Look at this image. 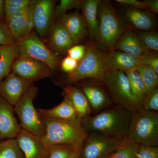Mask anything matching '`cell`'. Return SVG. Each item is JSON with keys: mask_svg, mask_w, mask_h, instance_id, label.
Returning <instances> with one entry per match:
<instances>
[{"mask_svg": "<svg viewBox=\"0 0 158 158\" xmlns=\"http://www.w3.org/2000/svg\"><path fill=\"white\" fill-rule=\"evenodd\" d=\"M131 112L116 106L82 118V125L88 133L125 138L131 121Z\"/></svg>", "mask_w": 158, "mask_h": 158, "instance_id": "obj_1", "label": "cell"}, {"mask_svg": "<svg viewBox=\"0 0 158 158\" xmlns=\"http://www.w3.org/2000/svg\"><path fill=\"white\" fill-rule=\"evenodd\" d=\"M43 119L45 133L41 139L47 148L53 145L65 144L81 149L88 135L81 123Z\"/></svg>", "mask_w": 158, "mask_h": 158, "instance_id": "obj_2", "label": "cell"}, {"mask_svg": "<svg viewBox=\"0 0 158 158\" xmlns=\"http://www.w3.org/2000/svg\"><path fill=\"white\" fill-rule=\"evenodd\" d=\"M126 138L139 145L158 146V113L141 107L131 113Z\"/></svg>", "mask_w": 158, "mask_h": 158, "instance_id": "obj_3", "label": "cell"}, {"mask_svg": "<svg viewBox=\"0 0 158 158\" xmlns=\"http://www.w3.org/2000/svg\"><path fill=\"white\" fill-rule=\"evenodd\" d=\"M98 41L109 51L113 50L125 30L113 6L107 1L98 6Z\"/></svg>", "mask_w": 158, "mask_h": 158, "instance_id": "obj_4", "label": "cell"}, {"mask_svg": "<svg viewBox=\"0 0 158 158\" xmlns=\"http://www.w3.org/2000/svg\"><path fill=\"white\" fill-rule=\"evenodd\" d=\"M38 90L33 84L14 106L22 128L41 138L45 133L43 118L34 107V100L37 97Z\"/></svg>", "mask_w": 158, "mask_h": 158, "instance_id": "obj_5", "label": "cell"}, {"mask_svg": "<svg viewBox=\"0 0 158 158\" xmlns=\"http://www.w3.org/2000/svg\"><path fill=\"white\" fill-rule=\"evenodd\" d=\"M102 82L106 86L117 106L131 113L141 108L133 96L129 81L124 72L107 71Z\"/></svg>", "mask_w": 158, "mask_h": 158, "instance_id": "obj_6", "label": "cell"}, {"mask_svg": "<svg viewBox=\"0 0 158 158\" xmlns=\"http://www.w3.org/2000/svg\"><path fill=\"white\" fill-rule=\"evenodd\" d=\"M86 47L85 56L78 62L76 69L68 74L69 81L76 83L86 78H94L103 82L106 69L102 58V52L91 44Z\"/></svg>", "mask_w": 158, "mask_h": 158, "instance_id": "obj_7", "label": "cell"}, {"mask_svg": "<svg viewBox=\"0 0 158 158\" xmlns=\"http://www.w3.org/2000/svg\"><path fill=\"white\" fill-rule=\"evenodd\" d=\"M124 138L88 133L79 158H108L118 148Z\"/></svg>", "mask_w": 158, "mask_h": 158, "instance_id": "obj_8", "label": "cell"}, {"mask_svg": "<svg viewBox=\"0 0 158 158\" xmlns=\"http://www.w3.org/2000/svg\"><path fill=\"white\" fill-rule=\"evenodd\" d=\"M19 54L45 63L52 70L56 68L58 58L40 39L34 32L22 40L18 41Z\"/></svg>", "mask_w": 158, "mask_h": 158, "instance_id": "obj_9", "label": "cell"}, {"mask_svg": "<svg viewBox=\"0 0 158 158\" xmlns=\"http://www.w3.org/2000/svg\"><path fill=\"white\" fill-rule=\"evenodd\" d=\"M52 71L45 63L20 54L14 61L11 70L20 77L33 82L50 77Z\"/></svg>", "mask_w": 158, "mask_h": 158, "instance_id": "obj_10", "label": "cell"}, {"mask_svg": "<svg viewBox=\"0 0 158 158\" xmlns=\"http://www.w3.org/2000/svg\"><path fill=\"white\" fill-rule=\"evenodd\" d=\"M33 84L11 72L0 81V96L14 106Z\"/></svg>", "mask_w": 158, "mask_h": 158, "instance_id": "obj_11", "label": "cell"}, {"mask_svg": "<svg viewBox=\"0 0 158 158\" xmlns=\"http://www.w3.org/2000/svg\"><path fill=\"white\" fill-rule=\"evenodd\" d=\"M102 58L107 71L125 72L136 69L143 65L141 59H136L128 54L117 50L102 52Z\"/></svg>", "mask_w": 158, "mask_h": 158, "instance_id": "obj_12", "label": "cell"}, {"mask_svg": "<svg viewBox=\"0 0 158 158\" xmlns=\"http://www.w3.org/2000/svg\"><path fill=\"white\" fill-rule=\"evenodd\" d=\"M16 139L24 158H48V148L40 137L22 128Z\"/></svg>", "mask_w": 158, "mask_h": 158, "instance_id": "obj_13", "label": "cell"}, {"mask_svg": "<svg viewBox=\"0 0 158 158\" xmlns=\"http://www.w3.org/2000/svg\"><path fill=\"white\" fill-rule=\"evenodd\" d=\"M21 129L14 106L0 96V139L16 138Z\"/></svg>", "mask_w": 158, "mask_h": 158, "instance_id": "obj_14", "label": "cell"}, {"mask_svg": "<svg viewBox=\"0 0 158 158\" xmlns=\"http://www.w3.org/2000/svg\"><path fill=\"white\" fill-rule=\"evenodd\" d=\"M113 50L121 51L139 59H143L152 52L145 46L137 33L131 30L125 31Z\"/></svg>", "mask_w": 158, "mask_h": 158, "instance_id": "obj_15", "label": "cell"}, {"mask_svg": "<svg viewBox=\"0 0 158 158\" xmlns=\"http://www.w3.org/2000/svg\"><path fill=\"white\" fill-rule=\"evenodd\" d=\"M54 2L51 0L34 1L33 17L34 28L40 36L47 33L50 27Z\"/></svg>", "mask_w": 158, "mask_h": 158, "instance_id": "obj_16", "label": "cell"}, {"mask_svg": "<svg viewBox=\"0 0 158 158\" xmlns=\"http://www.w3.org/2000/svg\"><path fill=\"white\" fill-rule=\"evenodd\" d=\"M40 115L43 118L63 120L81 123L73 106L67 99L63 98L62 101L55 107L50 109H38Z\"/></svg>", "mask_w": 158, "mask_h": 158, "instance_id": "obj_17", "label": "cell"}, {"mask_svg": "<svg viewBox=\"0 0 158 158\" xmlns=\"http://www.w3.org/2000/svg\"><path fill=\"white\" fill-rule=\"evenodd\" d=\"M60 23L68 32L75 44L82 41L87 34V26L85 20L77 12L62 15Z\"/></svg>", "mask_w": 158, "mask_h": 158, "instance_id": "obj_18", "label": "cell"}, {"mask_svg": "<svg viewBox=\"0 0 158 158\" xmlns=\"http://www.w3.org/2000/svg\"><path fill=\"white\" fill-rule=\"evenodd\" d=\"M81 88V91L87 98L93 112L98 113L111 104L110 96L101 87L86 84L83 85Z\"/></svg>", "mask_w": 158, "mask_h": 158, "instance_id": "obj_19", "label": "cell"}, {"mask_svg": "<svg viewBox=\"0 0 158 158\" xmlns=\"http://www.w3.org/2000/svg\"><path fill=\"white\" fill-rule=\"evenodd\" d=\"M62 95L70 102L79 118L82 119L85 116L90 115L92 110L81 90L74 86H67L63 88Z\"/></svg>", "mask_w": 158, "mask_h": 158, "instance_id": "obj_20", "label": "cell"}, {"mask_svg": "<svg viewBox=\"0 0 158 158\" xmlns=\"http://www.w3.org/2000/svg\"><path fill=\"white\" fill-rule=\"evenodd\" d=\"M126 17L135 28L141 31H154L156 19L152 13L141 9L131 8L125 11Z\"/></svg>", "mask_w": 158, "mask_h": 158, "instance_id": "obj_21", "label": "cell"}, {"mask_svg": "<svg viewBox=\"0 0 158 158\" xmlns=\"http://www.w3.org/2000/svg\"><path fill=\"white\" fill-rule=\"evenodd\" d=\"M100 0L82 1L81 8L83 17L90 36L93 39L98 41L99 21L97 18L98 10Z\"/></svg>", "mask_w": 158, "mask_h": 158, "instance_id": "obj_22", "label": "cell"}, {"mask_svg": "<svg viewBox=\"0 0 158 158\" xmlns=\"http://www.w3.org/2000/svg\"><path fill=\"white\" fill-rule=\"evenodd\" d=\"M49 41L52 48L59 52H67L72 47L76 45L61 23H56L52 27Z\"/></svg>", "mask_w": 158, "mask_h": 158, "instance_id": "obj_23", "label": "cell"}, {"mask_svg": "<svg viewBox=\"0 0 158 158\" xmlns=\"http://www.w3.org/2000/svg\"><path fill=\"white\" fill-rule=\"evenodd\" d=\"M19 55L17 43L0 45V81L11 73L12 65Z\"/></svg>", "mask_w": 158, "mask_h": 158, "instance_id": "obj_24", "label": "cell"}, {"mask_svg": "<svg viewBox=\"0 0 158 158\" xmlns=\"http://www.w3.org/2000/svg\"><path fill=\"white\" fill-rule=\"evenodd\" d=\"M29 5L25 9L12 15L7 25L11 34L17 41L22 40L24 38Z\"/></svg>", "mask_w": 158, "mask_h": 158, "instance_id": "obj_25", "label": "cell"}, {"mask_svg": "<svg viewBox=\"0 0 158 158\" xmlns=\"http://www.w3.org/2000/svg\"><path fill=\"white\" fill-rule=\"evenodd\" d=\"M124 73L128 79L133 96L138 105L141 107L142 102L147 94L142 77L136 69L127 71Z\"/></svg>", "mask_w": 158, "mask_h": 158, "instance_id": "obj_26", "label": "cell"}, {"mask_svg": "<svg viewBox=\"0 0 158 158\" xmlns=\"http://www.w3.org/2000/svg\"><path fill=\"white\" fill-rule=\"evenodd\" d=\"M0 158H24L16 138L0 142Z\"/></svg>", "mask_w": 158, "mask_h": 158, "instance_id": "obj_27", "label": "cell"}, {"mask_svg": "<svg viewBox=\"0 0 158 158\" xmlns=\"http://www.w3.org/2000/svg\"><path fill=\"white\" fill-rule=\"evenodd\" d=\"M143 80L147 94L157 88L158 74L155 71L146 65H140L136 68Z\"/></svg>", "mask_w": 158, "mask_h": 158, "instance_id": "obj_28", "label": "cell"}, {"mask_svg": "<svg viewBox=\"0 0 158 158\" xmlns=\"http://www.w3.org/2000/svg\"><path fill=\"white\" fill-rule=\"evenodd\" d=\"M138 144L125 137L118 148L108 158H135Z\"/></svg>", "mask_w": 158, "mask_h": 158, "instance_id": "obj_29", "label": "cell"}, {"mask_svg": "<svg viewBox=\"0 0 158 158\" xmlns=\"http://www.w3.org/2000/svg\"><path fill=\"white\" fill-rule=\"evenodd\" d=\"M30 2L31 0H5L4 19L6 25L12 15L26 8Z\"/></svg>", "mask_w": 158, "mask_h": 158, "instance_id": "obj_30", "label": "cell"}, {"mask_svg": "<svg viewBox=\"0 0 158 158\" xmlns=\"http://www.w3.org/2000/svg\"><path fill=\"white\" fill-rule=\"evenodd\" d=\"M48 148V158H72L81 150L70 145L65 144L53 145Z\"/></svg>", "mask_w": 158, "mask_h": 158, "instance_id": "obj_31", "label": "cell"}, {"mask_svg": "<svg viewBox=\"0 0 158 158\" xmlns=\"http://www.w3.org/2000/svg\"><path fill=\"white\" fill-rule=\"evenodd\" d=\"M137 34L145 46L152 52L158 51V34L156 31H138Z\"/></svg>", "mask_w": 158, "mask_h": 158, "instance_id": "obj_32", "label": "cell"}, {"mask_svg": "<svg viewBox=\"0 0 158 158\" xmlns=\"http://www.w3.org/2000/svg\"><path fill=\"white\" fill-rule=\"evenodd\" d=\"M141 107L147 111L158 112V87L146 94L142 102Z\"/></svg>", "mask_w": 158, "mask_h": 158, "instance_id": "obj_33", "label": "cell"}, {"mask_svg": "<svg viewBox=\"0 0 158 158\" xmlns=\"http://www.w3.org/2000/svg\"><path fill=\"white\" fill-rule=\"evenodd\" d=\"M135 158H158V147L138 144Z\"/></svg>", "mask_w": 158, "mask_h": 158, "instance_id": "obj_34", "label": "cell"}, {"mask_svg": "<svg viewBox=\"0 0 158 158\" xmlns=\"http://www.w3.org/2000/svg\"><path fill=\"white\" fill-rule=\"evenodd\" d=\"M82 1L80 0H61L55 9L57 16L64 15L69 10L81 7Z\"/></svg>", "mask_w": 158, "mask_h": 158, "instance_id": "obj_35", "label": "cell"}, {"mask_svg": "<svg viewBox=\"0 0 158 158\" xmlns=\"http://www.w3.org/2000/svg\"><path fill=\"white\" fill-rule=\"evenodd\" d=\"M17 42L9 31L8 26L0 21V45H9Z\"/></svg>", "mask_w": 158, "mask_h": 158, "instance_id": "obj_36", "label": "cell"}, {"mask_svg": "<svg viewBox=\"0 0 158 158\" xmlns=\"http://www.w3.org/2000/svg\"><path fill=\"white\" fill-rule=\"evenodd\" d=\"M67 52L68 56L79 62L85 56L86 47L82 45H74L69 48Z\"/></svg>", "mask_w": 158, "mask_h": 158, "instance_id": "obj_37", "label": "cell"}, {"mask_svg": "<svg viewBox=\"0 0 158 158\" xmlns=\"http://www.w3.org/2000/svg\"><path fill=\"white\" fill-rule=\"evenodd\" d=\"M141 60L143 62V65L149 66L158 74V57L156 52H151Z\"/></svg>", "mask_w": 158, "mask_h": 158, "instance_id": "obj_38", "label": "cell"}, {"mask_svg": "<svg viewBox=\"0 0 158 158\" xmlns=\"http://www.w3.org/2000/svg\"><path fill=\"white\" fill-rule=\"evenodd\" d=\"M78 63V62L68 56L62 60L61 63V69L63 71L69 74L73 72L76 69Z\"/></svg>", "mask_w": 158, "mask_h": 158, "instance_id": "obj_39", "label": "cell"}, {"mask_svg": "<svg viewBox=\"0 0 158 158\" xmlns=\"http://www.w3.org/2000/svg\"><path fill=\"white\" fill-rule=\"evenodd\" d=\"M116 2L123 5L132 6L133 8L138 9H145V2H140L137 0H116Z\"/></svg>", "mask_w": 158, "mask_h": 158, "instance_id": "obj_40", "label": "cell"}, {"mask_svg": "<svg viewBox=\"0 0 158 158\" xmlns=\"http://www.w3.org/2000/svg\"><path fill=\"white\" fill-rule=\"evenodd\" d=\"M145 3V7L147 11L151 13L157 14L158 13V0H148L144 1Z\"/></svg>", "mask_w": 158, "mask_h": 158, "instance_id": "obj_41", "label": "cell"}, {"mask_svg": "<svg viewBox=\"0 0 158 158\" xmlns=\"http://www.w3.org/2000/svg\"><path fill=\"white\" fill-rule=\"evenodd\" d=\"M4 4H5V0H0V21L5 23Z\"/></svg>", "mask_w": 158, "mask_h": 158, "instance_id": "obj_42", "label": "cell"}]
</instances>
